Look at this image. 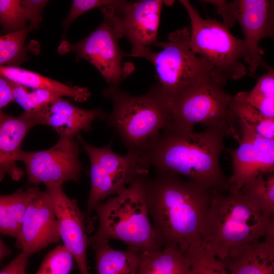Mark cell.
I'll return each mask as SVG.
<instances>
[{"label": "cell", "instance_id": "ffe728a7", "mask_svg": "<svg viewBox=\"0 0 274 274\" xmlns=\"http://www.w3.org/2000/svg\"><path fill=\"white\" fill-rule=\"evenodd\" d=\"M0 76L10 82L26 88L44 89L57 93L61 97H69L74 100L83 102L90 96L86 87L70 86L37 73L16 66H0Z\"/></svg>", "mask_w": 274, "mask_h": 274}, {"label": "cell", "instance_id": "8992f818", "mask_svg": "<svg viewBox=\"0 0 274 274\" xmlns=\"http://www.w3.org/2000/svg\"><path fill=\"white\" fill-rule=\"evenodd\" d=\"M190 21V46L198 56L212 66L211 76L223 86L228 80L244 77L248 70V53L243 39L234 36L229 28L215 19H204L188 0H180Z\"/></svg>", "mask_w": 274, "mask_h": 274}, {"label": "cell", "instance_id": "ac0fdd59", "mask_svg": "<svg viewBox=\"0 0 274 274\" xmlns=\"http://www.w3.org/2000/svg\"><path fill=\"white\" fill-rule=\"evenodd\" d=\"M37 125L23 114L13 116L0 112V181L7 175L15 181L23 176V171L17 166L21 143L28 131Z\"/></svg>", "mask_w": 274, "mask_h": 274}, {"label": "cell", "instance_id": "2e32d148", "mask_svg": "<svg viewBox=\"0 0 274 274\" xmlns=\"http://www.w3.org/2000/svg\"><path fill=\"white\" fill-rule=\"evenodd\" d=\"M60 238L50 197L46 191L39 189L24 214L16 246L31 256Z\"/></svg>", "mask_w": 274, "mask_h": 274}, {"label": "cell", "instance_id": "277c9868", "mask_svg": "<svg viewBox=\"0 0 274 274\" xmlns=\"http://www.w3.org/2000/svg\"><path fill=\"white\" fill-rule=\"evenodd\" d=\"M274 239V218L265 215L238 191L214 192L207 214L201 245L220 260L231 248Z\"/></svg>", "mask_w": 274, "mask_h": 274}, {"label": "cell", "instance_id": "4316f807", "mask_svg": "<svg viewBox=\"0 0 274 274\" xmlns=\"http://www.w3.org/2000/svg\"><path fill=\"white\" fill-rule=\"evenodd\" d=\"M30 31L26 29L0 36V66H16L28 59L26 38Z\"/></svg>", "mask_w": 274, "mask_h": 274}, {"label": "cell", "instance_id": "5bb4252c", "mask_svg": "<svg viewBox=\"0 0 274 274\" xmlns=\"http://www.w3.org/2000/svg\"><path fill=\"white\" fill-rule=\"evenodd\" d=\"M174 1L162 0L120 1L108 11L122 38L125 37L131 49L149 47L158 41L157 34L162 5Z\"/></svg>", "mask_w": 274, "mask_h": 274}, {"label": "cell", "instance_id": "836d02e7", "mask_svg": "<svg viewBox=\"0 0 274 274\" xmlns=\"http://www.w3.org/2000/svg\"><path fill=\"white\" fill-rule=\"evenodd\" d=\"M30 257L22 251L0 271V274H26L25 270Z\"/></svg>", "mask_w": 274, "mask_h": 274}, {"label": "cell", "instance_id": "603a6c76", "mask_svg": "<svg viewBox=\"0 0 274 274\" xmlns=\"http://www.w3.org/2000/svg\"><path fill=\"white\" fill-rule=\"evenodd\" d=\"M89 246L95 252L97 274H137L139 253L128 249L115 250L107 241L92 243Z\"/></svg>", "mask_w": 274, "mask_h": 274}, {"label": "cell", "instance_id": "484cf974", "mask_svg": "<svg viewBox=\"0 0 274 274\" xmlns=\"http://www.w3.org/2000/svg\"><path fill=\"white\" fill-rule=\"evenodd\" d=\"M242 93L246 101L263 115L274 118V71L272 67L259 78L250 91Z\"/></svg>", "mask_w": 274, "mask_h": 274}, {"label": "cell", "instance_id": "cb8c5ba5", "mask_svg": "<svg viewBox=\"0 0 274 274\" xmlns=\"http://www.w3.org/2000/svg\"><path fill=\"white\" fill-rule=\"evenodd\" d=\"M238 192L265 215L274 218L273 173L251 179Z\"/></svg>", "mask_w": 274, "mask_h": 274}, {"label": "cell", "instance_id": "1f68e13d", "mask_svg": "<svg viewBox=\"0 0 274 274\" xmlns=\"http://www.w3.org/2000/svg\"><path fill=\"white\" fill-rule=\"evenodd\" d=\"M120 0H74L73 1L69 13L63 22V26L67 29L77 18L86 12L96 8L115 6Z\"/></svg>", "mask_w": 274, "mask_h": 274}, {"label": "cell", "instance_id": "5b68a950", "mask_svg": "<svg viewBox=\"0 0 274 274\" xmlns=\"http://www.w3.org/2000/svg\"><path fill=\"white\" fill-rule=\"evenodd\" d=\"M102 93L113 105L104 120L118 134L128 152L142 153L173 124L169 104L158 83L139 96L110 85Z\"/></svg>", "mask_w": 274, "mask_h": 274}, {"label": "cell", "instance_id": "9a60e30c", "mask_svg": "<svg viewBox=\"0 0 274 274\" xmlns=\"http://www.w3.org/2000/svg\"><path fill=\"white\" fill-rule=\"evenodd\" d=\"M57 220L60 237L76 261L80 274H89L87 262L88 246L85 226V215L76 199L68 197L62 185L54 182L45 184Z\"/></svg>", "mask_w": 274, "mask_h": 274}, {"label": "cell", "instance_id": "d6986e66", "mask_svg": "<svg viewBox=\"0 0 274 274\" xmlns=\"http://www.w3.org/2000/svg\"><path fill=\"white\" fill-rule=\"evenodd\" d=\"M221 261L230 274H274V245L258 241L236 246Z\"/></svg>", "mask_w": 274, "mask_h": 274}, {"label": "cell", "instance_id": "4fadbf2b", "mask_svg": "<svg viewBox=\"0 0 274 274\" xmlns=\"http://www.w3.org/2000/svg\"><path fill=\"white\" fill-rule=\"evenodd\" d=\"M238 147L229 150L232 160V174L228 179L229 192L238 191L251 179L273 173L274 139L264 138L237 119Z\"/></svg>", "mask_w": 274, "mask_h": 274}, {"label": "cell", "instance_id": "6da1fadb", "mask_svg": "<svg viewBox=\"0 0 274 274\" xmlns=\"http://www.w3.org/2000/svg\"><path fill=\"white\" fill-rule=\"evenodd\" d=\"M227 126L206 127L200 132L170 127L162 131L141 153L144 166L156 173L183 176L219 193L228 190V179L220 164L224 140L233 135Z\"/></svg>", "mask_w": 274, "mask_h": 274}, {"label": "cell", "instance_id": "7c38bea8", "mask_svg": "<svg viewBox=\"0 0 274 274\" xmlns=\"http://www.w3.org/2000/svg\"><path fill=\"white\" fill-rule=\"evenodd\" d=\"M80 146L74 138L59 137L51 148L39 151L21 150L18 161L25 166L29 185L79 181L83 170L79 159Z\"/></svg>", "mask_w": 274, "mask_h": 274}, {"label": "cell", "instance_id": "7402d4cb", "mask_svg": "<svg viewBox=\"0 0 274 274\" xmlns=\"http://www.w3.org/2000/svg\"><path fill=\"white\" fill-rule=\"evenodd\" d=\"M39 188L33 186L7 195H0V233L17 238L24 214Z\"/></svg>", "mask_w": 274, "mask_h": 274}, {"label": "cell", "instance_id": "e0dca14e", "mask_svg": "<svg viewBox=\"0 0 274 274\" xmlns=\"http://www.w3.org/2000/svg\"><path fill=\"white\" fill-rule=\"evenodd\" d=\"M37 125H46L56 131L59 137L74 138L82 131H88L96 119L104 120L106 114L101 109L86 110L73 105L59 96L39 112L23 113Z\"/></svg>", "mask_w": 274, "mask_h": 274}, {"label": "cell", "instance_id": "f546056e", "mask_svg": "<svg viewBox=\"0 0 274 274\" xmlns=\"http://www.w3.org/2000/svg\"><path fill=\"white\" fill-rule=\"evenodd\" d=\"M28 19L21 0H0V25L6 33L28 28Z\"/></svg>", "mask_w": 274, "mask_h": 274}, {"label": "cell", "instance_id": "ba28073f", "mask_svg": "<svg viewBox=\"0 0 274 274\" xmlns=\"http://www.w3.org/2000/svg\"><path fill=\"white\" fill-rule=\"evenodd\" d=\"M233 96L211 76H206L168 101L170 127L193 130L195 124L206 127L227 126L234 128L230 111Z\"/></svg>", "mask_w": 274, "mask_h": 274}, {"label": "cell", "instance_id": "7a4b0ae2", "mask_svg": "<svg viewBox=\"0 0 274 274\" xmlns=\"http://www.w3.org/2000/svg\"><path fill=\"white\" fill-rule=\"evenodd\" d=\"M148 212L164 245L185 253L201 245L207 214L215 192L180 177L156 173L146 182Z\"/></svg>", "mask_w": 274, "mask_h": 274}, {"label": "cell", "instance_id": "52a82bcc", "mask_svg": "<svg viewBox=\"0 0 274 274\" xmlns=\"http://www.w3.org/2000/svg\"><path fill=\"white\" fill-rule=\"evenodd\" d=\"M190 27L171 32L167 42L157 41L150 47L131 49L128 56L148 60L154 66L159 88L168 101L203 77L211 75L212 66L205 59L196 55L190 46Z\"/></svg>", "mask_w": 274, "mask_h": 274}, {"label": "cell", "instance_id": "83f0119b", "mask_svg": "<svg viewBox=\"0 0 274 274\" xmlns=\"http://www.w3.org/2000/svg\"><path fill=\"white\" fill-rule=\"evenodd\" d=\"M10 83L14 101L20 105L24 109V113L27 114L39 112L52 100L61 96L44 89H33L30 91L25 87Z\"/></svg>", "mask_w": 274, "mask_h": 274}, {"label": "cell", "instance_id": "d6a6232c", "mask_svg": "<svg viewBox=\"0 0 274 274\" xmlns=\"http://www.w3.org/2000/svg\"><path fill=\"white\" fill-rule=\"evenodd\" d=\"M48 2L46 0H21L27 14L29 22L28 29L30 31L40 26L43 11Z\"/></svg>", "mask_w": 274, "mask_h": 274}, {"label": "cell", "instance_id": "3957f363", "mask_svg": "<svg viewBox=\"0 0 274 274\" xmlns=\"http://www.w3.org/2000/svg\"><path fill=\"white\" fill-rule=\"evenodd\" d=\"M147 175L136 177L117 195L97 203L98 220L96 232L88 239V246L96 242L120 240L128 249L138 253L161 250L163 244L156 233L148 212Z\"/></svg>", "mask_w": 274, "mask_h": 274}, {"label": "cell", "instance_id": "44dd1931", "mask_svg": "<svg viewBox=\"0 0 274 274\" xmlns=\"http://www.w3.org/2000/svg\"><path fill=\"white\" fill-rule=\"evenodd\" d=\"M190 261L176 245L139 253L137 274H188Z\"/></svg>", "mask_w": 274, "mask_h": 274}, {"label": "cell", "instance_id": "d590c367", "mask_svg": "<svg viewBox=\"0 0 274 274\" xmlns=\"http://www.w3.org/2000/svg\"><path fill=\"white\" fill-rule=\"evenodd\" d=\"M11 254L9 247L6 245L0 238V263L6 257Z\"/></svg>", "mask_w": 274, "mask_h": 274}, {"label": "cell", "instance_id": "30bf717a", "mask_svg": "<svg viewBox=\"0 0 274 274\" xmlns=\"http://www.w3.org/2000/svg\"><path fill=\"white\" fill-rule=\"evenodd\" d=\"M212 4L223 17L229 28L237 22L241 25L248 53V70L254 73L262 66L270 67L263 59L260 47L261 40L274 36V1L272 0H236L202 1Z\"/></svg>", "mask_w": 274, "mask_h": 274}, {"label": "cell", "instance_id": "8fae6325", "mask_svg": "<svg viewBox=\"0 0 274 274\" xmlns=\"http://www.w3.org/2000/svg\"><path fill=\"white\" fill-rule=\"evenodd\" d=\"M104 16L101 24L81 41L71 44L62 42L59 47L61 54L73 52L93 65L109 85L119 87L130 74L132 66L122 64L123 58L128 56L119 47L121 38L106 8H99Z\"/></svg>", "mask_w": 274, "mask_h": 274}, {"label": "cell", "instance_id": "4dcf8cb0", "mask_svg": "<svg viewBox=\"0 0 274 274\" xmlns=\"http://www.w3.org/2000/svg\"><path fill=\"white\" fill-rule=\"evenodd\" d=\"M74 260L66 248L58 245L45 256L35 274H69Z\"/></svg>", "mask_w": 274, "mask_h": 274}, {"label": "cell", "instance_id": "e575fe53", "mask_svg": "<svg viewBox=\"0 0 274 274\" xmlns=\"http://www.w3.org/2000/svg\"><path fill=\"white\" fill-rule=\"evenodd\" d=\"M14 101L10 82L0 76V112L9 104Z\"/></svg>", "mask_w": 274, "mask_h": 274}, {"label": "cell", "instance_id": "f1b7e54d", "mask_svg": "<svg viewBox=\"0 0 274 274\" xmlns=\"http://www.w3.org/2000/svg\"><path fill=\"white\" fill-rule=\"evenodd\" d=\"M185 254L190 261L188 274H230L222 262L201 245L192 246Z\"/></svg>", "mask_w": 274, "mask_h": 274}, {"label": "cell", "instance_id": "d4e9b609", "mask_svg": "<svg viewBox=\"0 0 274 274\" xmlns=\"http://www.w3.org/2000/svg\"><path fill=\"white\" fill-rule=\"evenodd\" d=\"M230 108L234 118L246 123L260 136L274 139V118L265 116L250 105L242 92L233 96Z\"/></svg>", "mask_w": 274, "mask_h": 274}, {"label": "cell", "instance_id": "9c48e42d", "mask_svg": "<svg viewBox=\"0 0 274 274\" xmlns=\"http://www.w3.org/2000/svg\"><path fill=\"white\" fill-rule=\"evenodd\" d=\"M88 155L90 163V189L85 215L86 221L95 206L108 196L117 194L138 177L147 175L141 153L127 152L122 156L112 149V140L105 147L98 148L86 142L80 133L76 136Z\"/></svg>", "mask_w": 274, "mask_h": 274}]
</instances>
